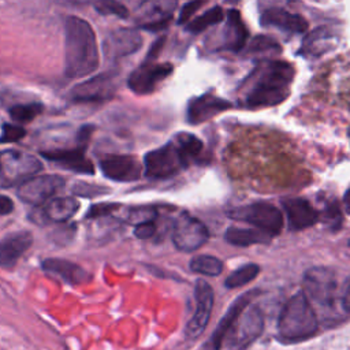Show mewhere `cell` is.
I'll use <instances>...</instances> for the list:
<instances>
[{"label":"cell","mask_w":350,"mask_h":350,"mask_svg":"<svg viewBox=\"0 0 350 350\" xmlns=\"http://www.w3.org/2000/svg\"><path fill=\"white\" fill-rule=\"evenodd\" d=\"M172 72L171 63H153L146 60L129 77L127 85L137 94L152 93L156 86Z\"/></svg>","instance_id":"7c38bea8"},{"label":"cell","mask_w":350,"mask_h":350,"mask_svg":"<svg viewBox=\"0 0 350 350\" xmlns=\"http://www.w3.org/2000/svg\"><path fill=\"white\" fill-rule=\"evenodd\" d=\"M283 209L287 213L290 227L293 230H304L319 221V213L310 202L301 197H288L282 200Z\"/></svg>","instance_id":"ffe728a7"},{"label":"cell","mask_w":350,"mask_h":350,"mask_svg":"<svg viewBox=\"0 0 350 350\" xmlns=\"http://www.w3.org/2000/svg\"><path fill=\"white\" fill-rule=\"evenodd\" d=\"M319 321L302 291L295 293L283 306L278 320L279 339L284 343L302 342L316 334Z\"/></svg>","instance_id":"3957f363"},{"label":"cell","mask_w":350,"mask_h":350,"mask_svg":"<svg viewBox=\"0 0 350 350\" xmlns=\"http://www.w3.org/2000/svg\"><path fill=\"white\" fill-rule=\"evenodd\" d=\"M172 142L178 148V150L182 154L186 164H189V161L193 160L194 157H197L200 154V152L202 150V141L190 133L176 134L174 137Z\"/></svg>","instance_id":"83f0119b"},{"label":"cell","mask_w":350,"mask_h":350,"mask_svg":"<svg viewBox=\"0 0 350 350\" xmlns=\"http://www.w3.org/2000/svg\"><path fill=\"white\" fill-rule=\"evenodd\" d=\"M264 329V314L256 305L246 306L228 328L223 340L230 350H243L250 346Z\"/></svg>","instance_id":"277c9868"},{"label":"cell","mask_w":350,"mask_h":350,"mask_svg":"<svg viewBox=\"0 0 350 350\" xmlns=\"http://www.w3.org/2000/svg\"><path fill=\"white\" fill-rule=\"evenodd\" d=\"M64 75L79 78L92 74L98 66V49L93 27L85 19L64 18Z\"/></svg>","instance_id":"7a4b0ae2"},{"label":"cell","mask_w":350,"mask_h":350,"mask_svg":"<svg viewBox=\"0 0 350 350\" xmlns=\"http://www.w3.org/2000/svg\"><path fill=\"white\" fill-rule=\"evenodd\" d=\"M209 231L206 226L187 213H180L172 226V242L180 252H194L206 243Z\"/></svg>","instance_id":"9c48e42d"},{"label":"cell","mask_w":350,"mask_h":350,"mask_svg":"<svg viewBox=\"0 0 350 350\" xmlns=\"http://www.w3.org/2000/svg\"><path fill=\"white\" fill-rule=\"evenodd\" d=\"M79 202L72 197H57L46 202L44 208V216L56 223L67 221L78 211Z\"/></svg>","instance_id":"484cf974"},{"label":"cell","mask_w":350,"mask_h":350,"mask_svg":"<svg viewBox=\"0 0 350 350\" xmlns=\"http://www.w3.org/2000/svg\"><path fill=\"white\" fill-rule=\"evenodd\" d=\"M189 267L193 272L202 273L206 276H217L223 271V262L217 257L208 256V254L194 256L190 260Z\"/></svg>","instance_id":"f1b7e54d"},{"label":"cell","mask_w":350,"mask_h":350,"mask_svg":"<svg viewBox=\"0 0 350 350\" xmlns=\"http://www.w3.org/2000/svg\"><path fill=\"white\" fill-rule=\"evenodd\" d=\"M156 211L153 208H134L127 215V221L130 224L138 226L142 223L153 221L156 217Z\"/></svg>","instance_id":"836d02e7"},{"label":"cell","mask_w":350,"mask_h":350,"mask_svg":"<svg viewBox=\"0 0 350 350\" xmlns=\"http://www.w3.org/2000/svg\"><path fill=\"white\" fill-rule=\"evenodd\" d=\"M186 165V161L172 141L148 152L144 157L145 175L152 179H167Z\"/></svg>","instance_id":"52a82bcc"},{"label":"cell","mask_w":350,"mask_h":350,"mask_svg":"<svg viewBox=\"0 0 350 350\" xmlns=\"http://www.w3.org/2000/svg\"><path fill=\"white\" fill-rule=\"evenodd\" d=\"M142 45V37L133 29H118L104 41V53L107 57L116 59L138 51Z\"/></svg>","instance_id":"e0dca14e"},{"label":"cell","mask_w":350,"mask_h":350,"mask_svg":"<svg viewBox=\"0 0 350 350\" xmlns=\"http://www.w3.org/2000/svg\"><path fill=\"white\" fill-rule=\"evenodd\" d=\"M231 107L232 104L230 101L220 98L212 93H205L193 98L189 103L186 118L190 124H200L212 119L220 112L227 111Z\"/></svg>","instance_id":"9a60e30c"},{"label":"cell","mask_w":350,"mask_h":350,"mask_svg":"<svg viewBox=\"0 0 350 350\" xmlns=\"http://www.w3.org/2000/svg\"><path fill=\"white\" fill-rule=\"evenodd\" d=\"M204 3L202 1H190V3H186L182 10H180V14H179V23H189L191 15L202 5Z\"/></svg>","instance_id":"8d00e7d4"},{"label":"cell","mask_w":350,"mask_h":350,"mask_svg":"<svg viewBox=\"0 0 350 350\" xmlns=\"http://www.w3.org/2000/svg\"><path fill=\"white\" fill-rule=\"evenodd\" d=\"M228 216L231 219L246 221L269 237L278 235L283 227L282 212L275 205L265 201L234 208L228 212Z\"/></svg>","instance_id":"5b68a950"},{"label":"cell","mask_w":350,"mask_h":350,"mask_svg":"<svg viewBox=\"0 0 350 350\" xmlns=\"http://www.w3.org/2000/svg\"><path fill=\"white\" fill-rule=\"evenodd\" d=\"M280 51L279 44L268 37V36H257L252 40L247 52H253V53H258V52H278Z\"/></svg>","instance_id":"d6a6232c"},{"label":"cell","mask_w":350,"mask_h":350,"mask_svg":"<svg viewBox=\"0 0 350 350\" xmlns=\"http://www.w3.org/2000/svg\"><path fill=\"white\" fill-rule=\"evenodd\" d=\"M260 23L264 27H276L288 33H304L308 30V21L302 15L279 7L265 10L260 16Z\"/></svg>","instance_id":"ac0fdd59"},{"label":"cell","mask_w":350,"mask_h":350,"mask_svg":"<svg viewBox=\"0 0 350 350\" xmlns=\"http://www.w3.org/2000/svg\"><path fill=\"white\" fill-rule=\"evenodd\" d=\"M294 74L293 64L283 60L260 63L245 81L241 104L246 108H264L283 103L290 94Z\"/></svg>","instance_id":"6da1fadb"},{"label":"cell","mask_w":350,"mask_h":350,"mask_svg":"<svg viewBox=\"0 0 350 350\" xmlns=\"http://www.w3.org/2000/svg\"><path fill=\"white\" fill-rule=\"evenodd\" d=\"M41 265L45 272L62 279L68 284H81L88 282L90 278L82 267L62 258H46Z\"/></svg>","instance_id":"7402d4cb"},{"label":"cell","mask_w":350,"mask_h":350,"mask_svg":"<svg viewBox=\"0 0 350 350\" xmlns=\"http://www.w3.org/2000/svg\"><path fill=\"white\" fill-rule=\"evenodd\" d=\"M46 160L55 163L63 170H68L78 174L92 175L94 167L92 161L85 156V146H77L71 149H55L41 153Z\"/></svg>","instance_id":"2e32d148"},{"label":"cell","mask_w":350,"mask_h":350,"mask_svg":"<svg viewBox=\"0 0 350 350\" xmlns=\"http://www.w3.org/2000/svg\"><path fill=\"white\" fill-rule=\"evenodd\" d=\"M349 246H350V241H349Z\"/></svg>","instance_id":"7bdbcfd3"},{"label":"cell","mask_w":350,"mask_h":350,"mask_svg":"<svg viewBox=\"0 0 350 350\" xmlns=\"http://www.w3.org/2000/svg\"><path fill=\"white\" fill-rule=\"evenodd\" d=\"M223 18H224L223 8L219 7V5H215V7L209 8V10H206L202 15H200V16L194 18L193 21H190L187 23V26H186V30L197 34V33L208 29L209 26L221 22Z\"/></svg>","instance_id":"f546056e"},{"label":"cell","mask_w":350,"mask_h":350,"mask_svg":"<svg viewBox=\"0 0 350 350\" xmlns=\"http://www.w3.org/2000/svg\"><path fill=\"white\" fill-rule=\"evenodd\" d=\"M33 243V235L29 231H16L8 234L0 241V267L12 268Z\"/></svg>","instance_id":"44dd1931"},{"label":"cell","mask_w":350,"mask_h":350,"mask_svg":"<svg viewBox=\"0 0 350 350\" xmlns=\"http://www.w3.org/2000/svg\"><path fill=\"white\" fill-rule=\"evenodd\" d=\"M146 10L141 12L139 25L146 30H161L167 27L171 19V8L168 3H150Z\"/></svg>","instance_id":"d4e9b609"},{"label":"cell","mask_w":350,"mask_h":350,"mask_svg":"<svg viewBox=\"0 0 350 350\" xmlns=\"http://www.w3.org/2000/svg\"><path fill=\"white\" fill-rule=\"evenodd\" d=\"M304 294L321 306H331L336 294V278L327 267H312L302 278Z\"/></svg>","instance_id":"ba28073f"},{"label":"cell","mask_w":350,"mask_h":350,"mask_svg":"<svg viewBox=\"0 0 350 350\" xmlns=\"http://www.w3.org/2000/svg\"><path fill=\"white\" fill-rule=\"evenodd\" d=\"M342 305H343V309L350 313V278L347 279V282L345 284V290H343V295H342Z\"/></svg>","instance_id":"60d3db41"},{"label":"cell","mask_w":350,"mask_h":350,"mask_svg":"<svg viewBox=\"0 0 350 350\" xmlns=\"http://www.w3.org/2000/svg\"><path fill=\"white\" fill-rule=\"evenodd\" d=\"M194 298L196 310L185 328V336L191 340L197 339L205 331L209 323L213 306V290L211 284L202 279H198L194 287Z\"/></svg>","instance_id":"30bf717a"},{"label":"cell","mask_w":350,"mask_h":350,"mask_svg":"<svg viewBox=\"0 0 350 350\" xmlns=\"http://www.w3.org/2000/svg\"><path fill=\"white\" fill-rule=\"evenodd\" d=\"M116 204H98V205H93L90 212H89V217H97V216H103L107 213H111L112 211L116 209Z\"/></svg>","instance_id":"f35d334b"},{"label":"cell","mask_w":350,"mask_h":350,"mask_svg":"<svg viewBox=\"0 0 350 350\" xmlns=\"http://www.w3.org/2000/svg\"><path fill=\"white\" fill-rule=\"evenodd\" d=\"M247 38V29L241 18L238 10H230L227 12V21L224 27V42L223 48L231 52L241 51Z\"/></svg>","instance_id":"603a6c76"},{"label":"cell","mask_w":350,"mask_h":350,"mask_svg":"<svg viewBox=\"0 0 350 350\" xmlns=\"http://www.w3.org/2000/svg\"><path fill=\"white\" fill-rule=\"evenodd\" d=\"M156 231V226L153 221H149V223H142V224H138L135 226V230H134V235L138 238V239H148L150 238Z\"/></svg>","instance_id":"74e56055"},{"label":"cell","mask_w":350,"mask_h":350,"mask_svg":"<svg viewBox=\"0 0 350 350\" xmlns=\"http://www.w3.org/2000/svg\"><path fill=\"white\" fill-rule=\"evenodd\" d=\"M258 294V290H250L247 293H243L242 295H239L232 304L231 306L227 309L226 314L223 316V319L219 321L216 329L213 331L211 339L206 343V350H219L223 339L228 331V328L231 327V324L235 321V319L239 316V313L250 305V302L253 301V298Z\"/></svg>","instance_id":"d6986e66"},{"label":"cell","mask_w":350,"mask_h":350,"mask_svg":"<svg viewBox=\"0 0 350 350\" xmlns=\"http://www.w3.org/2000/svg\"><path fill=\"white\" fill-rule=\"evenodd\" d=\"M335 34L327 27H317L309 33L302 44L301 52L306 56H320L335 46Z\"/></svg>","instance_id":"cb8c5ba5"},{"label":"cell","mask_w":350,"mask_h":350,"mask_svg":"<svg viewBox=\"0 0 350 350\" xmlns=\"http://www.w3.org/2000/svg\"><path fill=\"white\" fill-rule=\"evenodd\" d=\"M64 185V179L57 175H38L27 179L18 186V197L30 204L41 205L51 200V197L57 193Z\"/></svg>","instance_id":"8fae6325"},{"label":"cell","mask_w":350,"mask_h":350,"mask_svg":"<svg viewBox=\"0 0 350 350\" xmlns=\"http://www.w3.org/2000/svg\"><path fill=\"white\" fill-rule=\"evenodd\" d=\"M115 90V75L101 74L74 86L71 90V97L75 101H103L109 100Z\"/></svg>","instance_id":"5bb4252c"},{"label":"cell","mask_w":350,"mask_h":350,"mask_svg":"<svg viewBox=\"0 0 350 350\" xmlns=\"http://www.w3.org/2000/svg\"><path fill=\"white\" fill-rule=\"evenodd\" d=\"M97 12L105 14V15H115L119 18H127L129 16V10L116 1H101L98 4H94Z\"/></svg>","instance_id":"e575fe53"},{"label":"cell","mask_w":350,"mask_h":350,"mask_svg":"<svg viewBox=\"0 0 350 350\" xmlns=\"http://www.w3.org/2000/svg\"><path fill=\"white\" fill-rule=\"evenodd\" d=\"M44 111V105L40 103H29L14 105L10 109V116L18 123H29Z\"/></svg>","instance_id":"1f68e13d"},{"label":"cell","mask_w":350,"mask_h":350,"mask_svg":"<svg viewBox=\"0 0 350 350\" xmlns=\"http://www.w3.org/2000/svg\"><path fill=\"white\" fill-rule=\"evenodd\" d=\"M345 208L350 213V189L345 193Z\"/></svg>","instance_id":"b9f144b4"},{"label":"cell","mask_w":350,"mask_h":350,"mask_svg":"<svg viewBox=\"0 0 350 350\" xmlns=\"http://www.w3.org/2000/svg\"><path fill=\"white\" fill-rule=\"evenodd\" d=\"M14 211V202L11 198H8L7 196L0 194V216L8 215Z\"/></svg>","instance_id":"ab89813d"},{"label":"cell","mask_w":350,"mask_h":350,"mask_svg":"<svg viewBox=\"0 0 350 350\" xmlns=\"http://www.w3.org/2000/svg\"><path fill=\"white\" fill-rule=\"evenodd\" d=\"M258 272H260V267L257 264H254V262L242 265V267H239L238 269H235L234 272H231L227 276V279L224 282V286L227 288L241 287V286L252 282L253 279H256Z\"/></svg>","instance_id":"4dcf8cb0"},{"label":"cell","mask_w":350,"mask_h":350,"mask_svg":"<svg viewBox=\"0 0 350 350\" xmlns=\"http://www.w3.org/2000/svg\"><path fill=\"white\" fill-rule=\"evenodd\" d=\"M26 135V130L22 126L18 124H11V123H4L3 130H1V137H0V144L5 142H15Z\"/></svg>","instance_id":"d590c367"},{"label":"cell","mask_w":350,"mask_h":350,"mask_svg":"<svg viewBox=\"0 0 350 350\" xmlns=\"http://www.w3.org/2000/svg\"><path fill=\"white\" fill-rule=\"evenodd\" d=\"M224 238L228 243L234 246H250L256 243H268L271 237L265 232L256 228H241V227H228Z\"/></svg>","instance_id":"4316f807"},{"label":"cell","mask_w":350,"mask_h":350,"mask_svg":"<svg viewBox=\"0 0 350 350\" xmlns=\"http://www.w3.org/2000/svg\"><path fill=\"white\" fill-rule=\"evenodd\" d=\"M41 161L26 152H0V179L5 185H21L41 171Z\"/></svg>","instance_id":"8992f818"},{"label":"cell","mask_w":350,"mask_h":350,"mask_svg":"<svg viewBox=\"0 0 350 350\" xmlns=\"http://www.w3.org/2000/svg\"><path fill=\"white\" fill-rule=\"evenodd\" d=\"M101 172L115 182H134L141 178L142 164L130 154H112L100 161Z\"/></svg>","instance_id":"4fadbf2b"}]
</instances>
